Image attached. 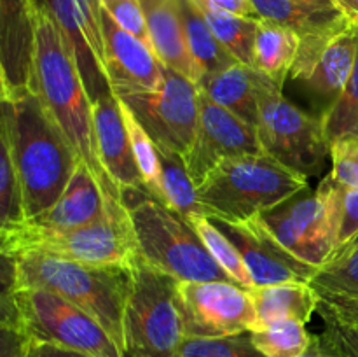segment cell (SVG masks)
I'll return each instance as SVG.
<instances>
[{"instance_id":"1","label":"cell","mask_w":358,"mask_h":357,"mask_svg":"<svg viewBox=\"0 0 358 357\" xmlns=\"http://www.w3.org/2000/svg\"><path fill=\"white\" fill-rule=\"evenodd\" d=\"M0 133L13 150L24 212L31 219L55 205L83 160L37 90L2 98Z\"/></svg>"},{"instance_id":"2","label":"cell","mask_w":358,"mask_h":357,"mask_svg":"<svg viewBox=\"0 0 358 357\" xmlns=\"http://www.w3.org/2000/svg\"><path fill=\"white\" fill-rule=\"evenodd\" d=\"M35 90L107 198L121 200L98 156L93 102L62 30L35 6Z\"/></svg>"},{"instance_id":"3","label":"cell","mask_w":358,"mask_h":357,"mask_svg":"<svg viewBox=\"0 0 358 357\" xmlns=\"http://www.w3.org/2000/svg\"><path fill=\"white\" fill-rule=\"evenodd\" d=\"M6 259V286L41 289L65 298L100 322L124 349V312L133 287V266H94L51 254H24Z\"/></svg>"},{"instance_id":"4","label":"cell","mask_w":358,"mask_h":357,"mask_svg":"<svg viewBox=\"0 0 358 357\" xmlns=\"http://www.w3.org/2000/svg\"><path fill=\"white\" fill-rule=\"evenodd\" d=\"M2 258L51 254L94 266H135L140 255L129 212L121 200L107 198V210L98 220L69 230H48L23 220L0 230Z\"/></svg>"},{"instance_id":"5","label":"cell","mask_w":358,"mask_h":357,"mask_svg":"<svg viewBox=\"0 0 358 357\" xmlns=\"http://www.w3.org/2000/svg\"><path fill=\"white\" fill-rule=\"evenodd\" d=\"M306 189L308 177L261 153L224 160L196 192L208 217L241 223L285 205Z\"/></svg>"},{"instance_id":"6","label":"cell","mask_w":358,"mask_h":357,"mask_svg":"<svg viewBox=\"0 0 358 357\" xmlns=\"http://www.w3.org/2000/svg\"><path fill=\"white\" fill-rule=\"evenodd\" d=\"M121 202L129 212L143 261L180 282H233L191 224L147 189H126Z\"/></svg>"},{"instance_id":"7","label":"cell","mask_w":358,"mask_h":357,"mask_svg":"<svg viewBox=\"0 0 358 357\" xmlns=\"http://www.w3.org/2000/svg\"><path fill=\"white\" fill-rule=\"evenodd\" d=\"M2 321L16 326L35 345L48 343L91 357H124L100 322L49 290L3 286Z\"/></svg>"},{"instance_id":"8","label":"cell","mask_w":358,"mask_h":357,"mask_svg":"<svg viewBox=\"0 0 358 357\" xmlns=\"http://www.w3.org/2000/svg\"><path fill=\"white\" fill-rule=\"evenodd\" d=\"M177 286L175 276L142 258L135 262L124 312V357H182L185 332Z\"/></svg>"},{"instance_id":"9","label":"cell","mask_w":358,"mask_h":357,"mask_svg":"<svg viewBox=\"0 0 358 357\" xmlns=\"http://www.w3.org/2000/svg\"><path fill=\"white\" fill-rule=\"evenodd\" d=\"M257 102L255 128L262 150L308 178L320 174L331 158V142L324 121L294 104L283 94V88L261 74Z\"/></svg>"},{"instance_id":"10","label":"cell","mask_w":358,"mask_h":357,"mask_svg":"<svg viewBox=\"0 0 358 357\" xmlns=\"http://www.w3.org/2000/svg\"><path fill=\"white\" fill-rule=\"evenodd\" d=\"M345 186L325 175L311 196L262 214L280 244L294 255L320 268L339 245Z\"/></svg>"},{"instance_id":"11","label":"cell","mask_w":358,"mask_h":357,"mask_svg":"<svg viewBox=\"0 0 358 357\" xmlns=\"http://www.w3.org/2000/svg\"><path fill=\"white\" fill-rule=\"evenodd\" d=\"M114 93L138 119L157 149L185 158L198 126V84L164 66L163 84L157 90L117 88Z\"/></svg>"},{"instance_id":"12","label":"cell","mask_w":358,"mask_h":357,"mask_svg":"<svg viewBox=\"0 0 358 357\" xmlns=\"http://www.w3.org/2000/svg\"><path fill=\"white\" fill-rule=\"evenodd\" d=\"M358 49V27L336 35L301 38L299 52L289 79L294 91L306 104L308 112L324 121L341 98Z\"/></svg>"},{"instance_id":"13","label":"cell","mask_w":358,"mask_h":357,"mask_svg":"<svg viewBox=\"0 0 358 357\" xmlns=\"http://www.w3.org/2000/svg\"><path fill=\"white\" fill-rule=\"evenodd\" d=\"M178 310L185 338H220L252 331L255 308L248 289L224 280L180 282Z\"/></svg>"},{"instance_id":"14","label":"cell","mask_w":358,"mask_h":357,"mask_svg":"<svg viewBox=\"0 0 358 357\" xmlns=\"http://www.w3.org/2000/svg\"><path fill=\"white\" fill-rule=\"evenodd\" d=\"M62 30L91 102L114 93L107 72L100 0H34Z\"/></svg>"},{"instance_id":"15","label":"cell","mask_w":358,"mask_h":357,"mask_svg":"<svg viewBox=\"0 0 358 357\" xmlns=\"http://www.w3.org/2000/svg\"><path fill=\"white\" fill-rule=\"evenodd\" d=\"M261 153L264 150L259 142L257 128L199 90L198 126L191 149L184 158L187 174L196 188L227 158Z\"/></svg>"},{"instance_id":"16","label":"cell","mask_w":358,"mask_h":357,"mask_svg":"<svg viewBox=\"0 0 358 357\" xmlns=\"http://www.w3.org/2000/svg\"><path fill=\"white\" fill-rule=\"evenodd\" d=\"M210 219L236 245L255 287L289 282L310 284L317 275L318 266L303 261L283 247L261 216L241 223Z\"/></svg>"},{"instance_id":"17","label":"cell","mask_w":358,"mask_h":357,"mask_svg":"<svg viewBox=\"0 0 358 357\" xmlns=\"http://www.w3.org/2000/svg\"><path fill=\"white\" fill-rule=\"evenodd\" d=\"M35 90V4L0 0V98Z\"/></svg>"},{"instance_id":"18","label":"cell","mask_w":358,"mask_h":357,"mask_svg":"<svg viewBox=\"0 0 358 357\" xmlns=\"http://www.w3.org/2000/svg\"><path fill=\"white\" fill-rule=\"evenodd\" d=\"M105 58L112 90H157L163 84L164 65L156 52L135 35L122 30L101 7Z\"/></svg>"},{"instance_id":"19","label":"cell","mask_w":358,"mask_h":357,"mask_svg":"<svg viewBox=\"0 0 358 357\" xmlns=\"http://www.w3.org/2000/svg\"><path fill=\"white\" fill-rule=\"evenodd\" d=\"M93 118L98 156L107 174L117 186L119 192L126 189H147L136 167L128 130L122 119L121 102L115 93H108L94 102Z\"/></svg>"},{"instance_id":"20","label":"cell","mask_w":358,"mask_h":357,"mask_svg":"<svg viewBox=\"0 0 358 357\" xmlns=\"http://www.w3.org/2000/svg\"><path fill=\"white\" fill-rule=\"evenodd\" d=\"M105 210L107 196L86 163L80 161L55 205L27 220L48 230H69L94 223L103 216Z\"/></svg>"},{"instance_id":"21","label":"cell","mask_w":358,"mask_h":357,"mask_svg":"<svg viewBox=\"0 0 358 357\" xmlns=\"http://www.w3.org/2000/svg\"><path fill=\"white\" fill-rule=\"evenodd\" d=\"M143 7L157 58L164 66L198 84L201 80V72L192 59L177 0H152L143 4Z\"/></svg>"},{"instance_id":"22","label":"cell","mask_w":358,"mask_h":357,"mask_svg":"<svg viewBox=\"0 0 358 357\" xmlns=\"http://www.w3.org/2000/svg\"><path fill=\"white\" fill-rule=\"evenodd\" d=\"M261 20L271 21L303 37L336 35L352 27L336 4H310L303 0H250Z\"/></svg>"},{"instance_id":"23","label":"cell","mask_w":358,"mask_h":357,"mask_svg":"<svg viewBox=\"0 0 358 357\" xmlns=\"http://www.w3.org/2000/svg\"><path fill=\"white\" fill-rule=\"evenodd\" d=\"M248 294L257 317L254 329H261L280 321H301L308 324L315 312H318L320 303L317 290L304 282L254 287L248 289Z\"/></svg>"},{"instance_id":"24","label":"cell","mask_w":358,"mask_h":357,"mask_svg":"<svg viewBox=\"0 0 358 357\" xmlns=\"http://www.w3.org/2000/svg\"><path fill=\"white\" fill-rule=\"evenodd\" d=\"M257 79L259 74L252 66L236 63L229 69L205 76L198 88L248 125L257 126Z\"/></svg>"},{"instance_id":"25","label":"cell","mask_w":358,"mask_h":357,"mask_svg":"<svg viewBox=\"0 0 358 357\" xmlns=\"http://www.w3.org/2000/svg\"><path fill=\"white\" fill-rule=\"evenodd\" d=\"M299 46L301 37L292 30L259 20L252 69L283 88L297 58Z\"/></svg>"},{"instance_id":"26","label":"cell","mask_w":358,"mask_h":357,"mask_svg":"<svg viewBox=\"0 0 358 357\" xmlns=\"http://www.w3.org/2000/svg\"><path fill=\"white\" fill-rule=\"evenodd\" d=\"M177 7L184 23L192 59L201 72V79L240 63L215 37L194 0H177Z\"/></svg>"},{"instance_id":"27","label":"cell","mask_w":358,"mask_h":357,"mask_svg":"<svg viewBox=\"0 0 358 357\" xmlns=\"http://www.w3.org/2000/svg\"><path fill=\"white\" fill-rule=\"evenodd\" d=\"M196 6L201 9L203 16L208 21L210 28L215 37L222 42L224 48L243 65L252 66L254 56L255 34H257V18L238 16V14L226 13V10L212 9L206 6Z\"/></svg>"},{"instance_id":"28","label":"cell","mask_w":358,"mask_h":357,"mask_svg":"<svg viewBox=\"0 0 358 357\" xmlns=\"http://www.w3.org/2000/svg\"><path fill=\"white\" fill-rule=\"evenodd\" d=\"M161 168H163L164 205L173 212L189 219L192 216H208L196 192V186L189 177L185 161L180 154L166 153L159 149Z\"/></svg>"},{"instance_id":"29","label":"cell","mask_w":358,"mask_h":357,"mask_svg":"<svg viewBox=\"0 0 358 357\" xmlns=\"http://www.w3.org/2000/svg\"><path fill=\"white\" fill-rule=\"evenodd\" d=\"M310 286L315 290L358 296V231L332 252Z\"/></svg>"},{"instance_id":"30","label":"cell","mask_w":358,"mask_h":357,"mask_svg":"<svg viewBox=\"0 0 358 357\" xmlns=\"http://www.w3.org/2000/svg\"><path fill=\"white\" fill-rule=\"evenodd\" d=\"M185 220L198 233L212 258L229 275V279L245 289H254V280H252V275L245 266L243 258L238 252L236 245L222 233V230L215 226L208 216H192Z\"/></svg>"},{"instance_id":"31","label":"cell","mask_w":358,"mask_h":357,"mask_svg":"<svg viewBox=\"0 0 358 357\" xmlns=\"http://www.w3.org/2000/svg\"><path fill=\"white\" fill-rule=\"evenodd\" d=\"M121 102V100H119ZM121 112L122 119H124L126 130H128L129 142H131L133 154H135L136 167H138L140 175H142L143 186L147 191L157 200V202L164 203V192H163V168H161V156L159 149H157L156 142L150 139L149 133L143 130L138 119L133 115V112L126 107L121 102Z\"/></svg>"},{"instance_id":"32","label":"cell","mask_w":358,"mask_h":357,"mask_svg":"<svg viewBox=\"0 0 358 357\" xmlns=\"http://www.w3.org/2000/svg\"><path fill=\"white\" fill-rule=\"evenodd\" d=\"M254 345L266 357H303L313 336L301 321H280L250 331Z\"/></svg>"},{"instance_id":"33","label":"cell","mask_w":358,"mask_h":357,"mask_svg":"<svg viewBox=\"0 0 358 357\" xmlns=\"http://www.w3.org/2000/svg\"><path fill=\"white\" fill-rule=\"evenodd\" d=\"M0 220L3 226L27 220L20 174L6 135L0 133Z\"/></svg>"},{"instance_id":"34","label":"cell","mask_w":358,"mask_h":357,"mask_svg":"<svg viewBox=\"0 0 358 357\" xmlns=\"http://www.w3.org/2000/svg\"><path fill=\"white\" fill-rule=\"evenodd\" d=\"M182 357H266L252 342L250 331L220 338H185Z\"/></svg>"},{"instance_id":"35","label":"cell","mask_w":358,"mask_h":357,"mask_svg":"<svg viewBox=\"0 0 358 357\" xmlns=\"http://www.w3.org/2000/svg\"><path fill=\"white\" fill-rule=\"evenodd\" d=\"M324 126L331 144L341 136L358 135V49L348 84L336 107L324 119Z\"/></svg>"},{"instance_id":"36","label":"cell","mask_w":358,"mask_h":357,"mask_svg":"<svg viewBox=\"0 0 358 357\" xmlns=\"http://www.w3.org/2000/svg\"><path fill=\"white\" fill-rule=\"evenodd\" d=\"M101 7L112 16V20L136 38L152 49L145 7L138 0H100ZM154 51V49H152Z\"/></svg>"},{"instance_id":"37","label":"cell","mask_w":358,"mask_h":357,"mask_svg":"<svg viewBox=\"0 0 358 357\" xmlns=\"http://www.w3.org/2000/svg\"><path fill=\"white\" fill-rule=\"evenodd\" d=\"M331 175L346 188L358 189V135L341 136L331 144Z\"/></svg>"},{"instance_id":"38","label":"cell","mask_w":358,"mask_h":357,"mask_svg":"<svg viewBox=\"0 0 358 357\" xmlns=\"http://www.w3.org/2000/svg\"><path fill=\"white\" fill-rule=\"evenodd\" d=\"M320 296L318 314L322 318H331L341 324L358 326V296L352 294H334L317 290Z\"/></svg>"},{"instance_id":"39","label":"cell","mask_w":358,"mask_h":357,"mask_svg":"<svg viewBox=\"0 0 358 357\" xmlns=\"http://www.w3.org/2000/svg\"><path fill=\"white\" fill-rule=\"evenodd\" d=\"M325 329L318 338L331 349L350 357H358V326L341 324L338 321L324 318Z\"/></svg>"},{"instance_id":"40","label":"cell","mask_w":358,"mask_h":357,"mask_svg":"<svg viewBox=\"0 0 358 357\" xmlns=\"http://www.w3.org/2000/svg\"><path fill=\"white\" fill-rule=\"evenodd\" d=\"M358 231V189L346 188L345 198H343V220L341 231H339V245L353 237ZM338 245V247H339Z\"/></svg>"},{"instance_id":"41","label":"cell","mask_w":358,"mask_h":357,"mask_svg":"<svg viewBox=\"0 0 358 357\" xmlns=\"http://www.w3.org/2000/svg\"><path fill=\"white\" fill-rule=\"evenodd\" d=\"M199 6L212 7V9L226 10V13L238 14V16H247V18H261L255 13L254 6H252L250 0H194Z\"/></svg>"},{"instance_id":"42","label":"cell","mask_w":358,"mask_h":357,"mask_svg":"<svg viewBox=\"0 0 358 357\" xmlns=\"http://www.w3.org/2000/svg\"><path fill=\"white\" fill-rule=\"evenodd\" d=\"M34 346L38 357H91L87 356V354L62 349V346H56V345H48V343H41V345H35L34 343Z\"/></svg>"},{"instance_id":"43","label":"cell","mask_w":358,"mask_h":357,"mask_svg":"<svg viewBox=\"0 0 358 357\" xmlns=\"http://www.w3.org/2000/svg\"><path fill=\"white\" fill-rule=\"evenodd\" d=\"M303 357H350V356H345V354L331 349V346H327L320 338H318V335H315L310 349H308V352L304 354Z\"/></svg>"},{"instance_id":"44","label":"cell","mask_w":358,"mask_h":357,"mask_svg":"<svg viewBox=\"0 0 358 357\" xmlns=\"http://www.w3.org/2000/svg\"><path fill=\"white\" fill-rule=\"evenodd\" d=\"M336 6L343 10L350 23L358 27V0H334Z\"/></svg>"},{"instance_id":"45","label":"cell","mask_w":358,"mask_h":357,"mask_svg":"<svg viewBox=\"0 0 358 357\" xmlns=\"http://www.w3.org/2000/svg\"><path fill=\"white\" fill-rule=\"evenodd\" d=\"M24 357H38V356H37V352H35V346H34V343H31V345H30V349L27 350V354H24Z\"/></svg>"},{"instance_id":"46","label":"cell","mask_w":358,"mask_h":357,"mask_svg":"<svg viewBox=\"0 0 358 357\" xmlns=\"http://www.w3.org/2000/svg\"><path fill=\"white\" fill-rule=\"evenodd\" d=\"M303 2H310V4H336L334 0H303Z\"/></svg>"},{"instance_id":"47","label":"cell","mask_w":358,"mask_h":357,"mask_svg":"<svg viewBox=\"0 0 358 357\" xmlns=\"http://www.w3.org/2000/svg\"><path fill=\"white\" fill-rule=\"evenodd\" d=\"M138 2H142V4H147V2H152V0H138Z\"/></svg>"}]
</instances>
